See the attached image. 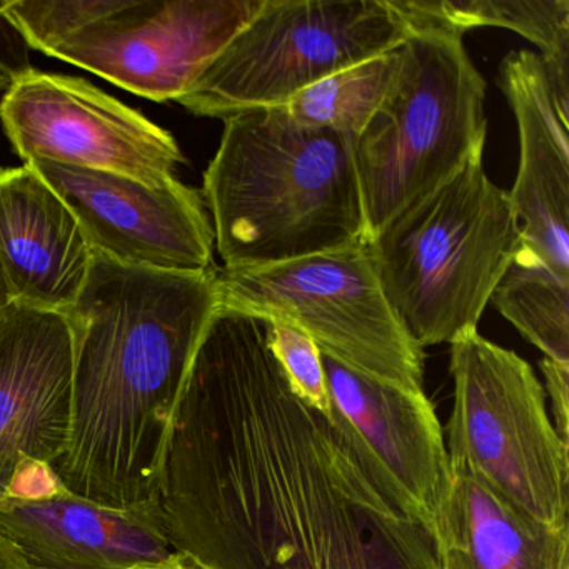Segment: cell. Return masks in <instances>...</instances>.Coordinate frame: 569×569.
Returning a JSON list of instances; mask_svg holds the SVG:
<instances>
[{
    "label": "cell",
    "instance_id": "23",
    "mask_svg": "<svg viewBox=\"0 0 569 569\" xmlns=\"http://www.w3.org/2000/svg\"><path fill=\"white\" fill-rule=\"evenodd\" d=\"M545 392L551 401V421L559 438L569 445V365L545 358L541 361Z\"/></svg>",
    "mask_w": 569,
    "mask_h": 569
},
{
    "label": "cell",
    "instance_id": "2",
    "mask_svg": "<svg viewBox=\"0 0 569 569\" xmlns=\"http://www.w3.org/2000/svg\"><path fill=\"white\" fill-rule=\"evenodd\" d=\"M219 308V269L158 271L94 251L64 312L74 399L68 451L54 472L66 489L111 508L159 506L176 409Z\"/></svg>",
    "mask_w": 569,
    "mask_h": 569
},
{
    "label": "cell",
    "instance_id": "26",
    "mask_svg": "<svg viewBox=\"0 0 569 569\" xmlns=\"http://www.w3.org/2000/svg\"><path fill=\"white\" fill-rule=\"evenodd\" d=\"M12 76H14V71H11L6 62L0 61V92L8 91L9 86H11Z\"/></svg>",
    "mask_w": 569,
    "mask_h": 569
},
{
    "label": "cell",
    "instance_id": "16",
    "mask_svg": "<svg viewBox=\"0 0 569 569\" xmlns=\"http://www.w3.org/2000/svg\"><path fill=\"white\" fill-rule=\"evenodd\" d=\"M92 258L78 219L34 168H0V266L14 302L68 312Z\"/></svg>",
    "mask_w": 569,
    "mask_h": 569
},
{
    "label": "cell",
    "instance_id": "4",
    "mask_svg": "<svg viewBox=\"0 0 569 569\" xmlns=\"http://www.w3.org/2000/svg\"><path fill=\"white\" fill-rule=\"evenodd\" d=\"M481 161L402 209L365 244L389 305L422 349L478 332L522 242L508 191Z\"/></svg>",
    "mask_w": 569,
    "mask_h": 569
},
{
    "label": "cell",
    "instance_id": "20",
    "mask_svg": "<svg viewBox=\"0 0 569 569\" xmlns=\"http://www.w3.org/2000/svg\"><path fill=\"white\" fill-rule=\"evenodd\" d=\"M395 68L392 49L302 89L286 102V111L306 128L331 129L356 139L378 111Z\"/></svg>",
    "mask_w": 569,
    "mask_h": 569
},
{
    "label": "cell",
    "instance_id": "8",
    "mask_svg": "<svg viewBox=\"0 0 569 569\" xmlns=\"http://www.w3.org/2000/svg\"><path fill=\"white\" fill-rule=\"evenodd\" d=\"M221 306L288 322L369 378L425 392V349L389 305L365 244L264 268L219 271Z\"/></svg>",
    "mask_w": 569,
    "mask_h": 569
},
{
    "label": "cell",
    "instance_id": "27",
    "mask_svg": "<svg viewBox=\"0 0 569 569\" xmlns=\"http://www.w3.org/2000/svg\"><path fill=\"white\" fill-rule=\"evenodd\" d=\"M561 569H569V561H566L565 565L561 566Z\"/></svg>",
    "mask_w": 569,
    "mask_h": 569
},
{
    "label": "cell",
    "instance_id": "13",
    "mask_svg": "<svg viewBox=\"0 0 569 569\" xmlns=\"http://www.w3.org/2000/svg\"><path fill=\"white\" fill-rule=\"evenodd\" d=\"M331 412L409 515L435 536L451 495L445 431L426 395L355 371L321 352Z\"/></svg>",
    "mask_w": 569,
    "mask_h": 569
},
{
    "label": "cell",
    "instance_id": "1",
    "mask_svg": "<svg viewBox=\"0 0 569 569\" xmlns=\"http://www.w3.org/2000/svg\"><path fill=\"white\" fill-rule=\"evenodd\" d=\"M268 319L221 308L176 409L161 508L202 569H445L335 415L292 391Z\"/></svg>",
    "mask_w": 569,
    "mask_h": 569
},
{
    "label": "cell",
    "instance_id": "25",
    "mask_svg": "<svg viewBox=\"0 0 569 569\" xmlns=\"http://www.w3.org/2000/svg\"><path fill=\"white\" fill-rule=\"evenodd\" d=\"M14 302V298H12L11 289H9L8 279H6L4 271H2V266H0V312L4 311L8 306H11Z\"/></svg>",
    "mask_w": 569,
    "mask_h": 569
},
{
    "label": "cell",
    "instance_id": "14",
    "mask_svg": "<svg viewBox=\"0 0 569 569\" xmlns=\"http://www.w3.org/2000/svg\"><path fill=\"white\" fill-rule=\"evenodd\" d=\"M0 532L29 569H154L176 555L161 508H111L58 478L34 492L0 496Z\"/></svg>",
    "mask_w": 569,
    "mask_h": 569
},
{
    "label": "cell",
    "instance_id": "10",
    "mask_svg": "<svg viewBox=\"0 0 569 569\" xmlns=\"http://www.w3.org/2000/svg\"><path fill=\"white\" fill-rule=\"evenodd\" d=\"M266 0H121L66 39L61 59L156 102L178 101Z\"/></svg>",
    "mask_w": 569,
    "mask_h": 569
},
{
    "label": "cell",
    "instance_id": "3",
    "mask_svg": "<svg viewBox=\"0 0 569 569\" xmlns=\"http://www.w3.org/2000/svg\"><path fill=\"white\" fill-rule=\"evenodd\" d=\"M222 121L201 192L226 269L264 268L366 244L355 139L306 128L284 106Z\"/></svg>",
    "mask_w": 569,
    "mask_h": 569
},
{
    "label": "cell",
    "instance_id": "19",
    "mask_svg": "<svg viewBox=\"0 0 569 569\" xmlns=\"http://www.w3.org/2000/svg\"><path fill=\"white\" fill-rule=\"evenodd\" d=\"M568 299L569 279L522 241L489 302L545 358L569 365Z\"/></svg>",
    "mask_w": 569,
    "mask_h": 569
},
{
    "label": "cell",
    "instance_id": "22",
    "mask_svg": "<svg viewBox=\"0 0 569 569\" xmlns=\"http://www.w3.org/2000/svg\"><path fill=\"white\" fill-rule=\"evenodd\" d=\"M269 346L292 391L308 408L328 418L331 402L322 369L321 349L296 326L281 321H269Z\"/></svg>",
    "mask_w": 569,
    "mask_h": 569
},
{
    "label": "cell",
    "instance_id": "11",
    "mask_svg": "<svg viewBox=\"0 0 569 569\" xmlns=\"http://www.w3.org/2000/svg\"><path fill=\"white\" fill-rule=\"evenodd\" d=\"M78 219L92 251L138 268L216 269V236L202 192L178 178L148 184L116 172L29 162Z\"/></svg>",
    "mask_w": 569,
    "mask_h": 569
},
{
    "label": "cell",
    "instance_id": "17",
    "mask_svg": "<svg viewBox=\"0 0 569 569\" xmlns=\"http://www.w3.org/2000/svg\"><path fill=\"white\" fill-rule=\"evenodd\" d=\"M438 549L445 569H561L569 525H542L479 479L452 475Z\"/></svg>",
    "mask_w": 569,
    "mask_h": 569
},
{
    "label": "cell",
    "instance_id": "15",
    "mask_svg": "<svg viewBox=\"0 0 569 569\" xmlns=\"http://www.w3.org/2000/svg\"><path fill=\"white\" fill-rule=\"evenodd\" d=\"M498 82L518 124L519 168L508 194L522 241L569 279V126L536 52L506 56Z\"/></svg>",
    "mask_w": 569,
    "mask_h": 569
},
{
    "label": "cell",
    "instance_id": "6",
    "mask_svg": "<svg viewBox=\"0 0 569 569\" xmlns=\"http://www.w3.org/2000/svg\"><path fill=\"white\" fill-rule=\"evenodd\" d=\"M451 475L472 476L542 525H569V445L531 366L479 332L451 342Z\"/></svg>",
    "mask_w": 569,
    "mask_h": 569
},
{
    "label": "cell",
    "instance_id": "5",
    "mask_svg": "<svg viewBox=\"0 0 569 569\" xmlns=\"http://www.w3.org/2000/svg\"><path fill=\"white\" fill-rule=\"evenodd\" d=\"M395 52L385 99L352 142L368 239L482 159L488 136L486 81L462 36L412 29Z\"/></svg>",
    "mask_w": 569,
    "mask_h": 569
},
{
    "label": "cell",
    "instance_id": "21",
    "mask_svg": "<svg viewBox=\"0 0 569 569\" xmlns=\"http://www.w3.org/2000/svg\"><path fill=\"white\" fill-rule=\"evenodd\" d=\"M121 0H16L0 2V19L36 51L49 56L59 44L114 11Z\"/></svg>",
    "mask_w": 569,
    "mask_h": 569
},
{
    "label": "cell",
    "instance_id": "12",
    "mask_svg": "<svg viewBox=\"0 0 569 569\" xmlns=\"http://www.w3.org/2000/svg\"><path fill=\"white\" fill-rule=\"evenodd\" d=\"M74 341L64 312L12 302L0 312V496L54 475L68 451Z\"/></svg>",
    "mask_w": 569,
    "mask_h": 569
},
{
    "label": "cell",
    "instance_id": "18",
    "mask_svg": "<svg viewBox=\"0 0 569 569\" xmlns=\"http://www.w3.org/2000/svg\"><path fill=\"white\" fill-rule=\"evenodd\" d=\"M409 28L465 36L508 29L539 49L559 118L569 126V0H392Z\"/></svg>",
    "mask_w": 569,
    "mask_h": 569
},
{
    "label": "cell",
    "instance_id": "9",
    "mask_svg": "<svg viewBox=\"0 0 569 569\" xmlns=\"http://www.w3.org/2000/svg\"><path fill=\"white\" fill-rule=\"evenodd\" d=\"M0 121L24 164L48 161L166 184L186 162L171 132L72 76L14 72Z\"/></svg>",
    "mask_w": 569,
    "mask_h": 569
},
{
    "label": "cell",
    "instance_id": "7",
    "mask_svg": "<svg viewBox=\"0 0 569 569\" xmlns=\"http://www.w3.org/2000/svg\"><path fill=\"white\" fill-rule=\"evenodd\" d=\"M409 36L392 0H266L178 102L194 116L219 119L279 108Z\"/></svg>",
    "mask_w": 569,
    "mask_h": 569
},
{
    "label": "cell",
    "instance_id": "24",
    "mask_svg": "<svg viewBox=\"0 0 569 569\" xmlns=\"http://www.w3.org/2000/svg\"><path fill=\"white\" fill-rule=\"evenodd\" d=\"M154 569H202L201 566L196 565L194 561L188 558V556L176 552L169 561L162 562V565L156 566Z\"/></svg>",
    "mask_w": 569,
    "mask_h": 569
}]
</instances>
